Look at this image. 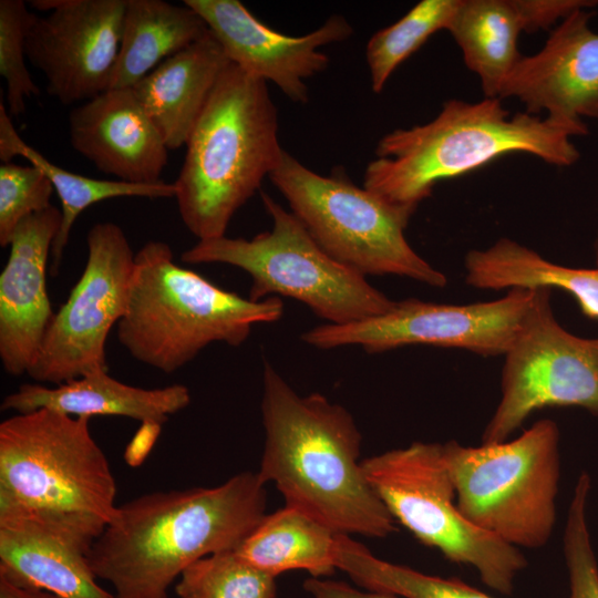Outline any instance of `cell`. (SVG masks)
<instances>
[{
	"label": "cell",
	"instance_id": "6da1fadb",
	"mask_svg": "<svg viewBox=\"0 0 598 598\" xmlns=\"http://www.w3.org/2000/svg\"><path fill=\"white\" fill-rule=\"evenodd\" d=\"M266 483L243 472L214 487L144 494L117 506L89 554L115 598H168L198 559L235 550L266 516Z\"/></svg>",
	"mask_w": 598,
	"mask_h": 598
},
{
	"label": "cell",
	"instance_id": "7a4b0ae2",
	"mask_svg": "<svg viewBox=\"0 0 598 598\" xmlns=\"http://www.w3.org/2000/svg\"><path fill=\"white\" fill-rule=\"evenodd\" d=\"M265 445L258 475L286 505L337 534L384 538L396 522L368 482L351 413L320 393L298 394L269 363L262 371Z\"/></svg>",
	"mask_w": 598,
	"mask_h": 598
},
{
	"label": "cell",
	"instance_id": "3957f363",
	"mask_svg": "<svg viewBox=\"0 0 598 598\" xmlns=\"http://www.w3.org/2000/svg\"><path fill=\"white\" fill-rule=\"evenodd\" d=\"M499 97L451 99L430 122L382 136L363 187L386 203L415 213L442 181L458 177L511 154H527L566 167L580 153L571 138L586 135L585 122L527 112L514 115Z\"/></svg>",
	"mask_w": 598,
	"mask_h": 598
},
{
	"label": "cell",
	"instance_id": "277c9868",
	"mask_svg": "<svg viewBox=\"0 0 598 598\" xmlns=\"http://www.w3.org/2000/svg\"><path fill=\"white\" fill-rule=\"evenodd\" d=\"M185 146L173 182L181 219L198 240L226 236L236 212L260 189L285 152L267 82L230 63Z\"/></svg>",
	"mask_w": 598,
	"mask_h": 598
},
{
	"label": "cell",
	"instance_id": "5b68a950",
	"mask_svg": "<svg viewBox=\"0 0 598 598\" xmlns=\"http://www.w3.org/2000/svg\"><path fill=\"white\" fill-rule=\"evenodd\" d=\"M283 315L279 297L260 301L227 291L174 261L168 244L151 240L135 254L118 342L138 362L173 373L207 346L243 344L256 324Z\"/></svg>",
	"mask_w": 598,
	"mask_h": 598
},
{
	"label": "cell",
	"instance_id": "8992f818",
	"mask_svg": "<svg viewBox=\"0 0 598 598\" xmlns=\"http://www.w3.org/2000/svg\"><path fill=\"white\" fill-rule=\"evenodd\" d=\"M90 417L49 409L0 423V513H37L106 527L116 484Z\"/></svg>",
	"mask_w": 598,
	"mask_h": 598
},
{
	"label": "cell",
	"instance_id": "52a82bcc",
	"mask_svg": "<svg viewBox=\"0 0 598 598\" xmlns=\"http://www.w3.org/2000/svg\"><path fill=\"white\" fill-rule=\"evenodd\" d=\"M560 433L543 419L513 440L442 444L456 504L476 527L516 548L545 546L556 523Z\"/></svg>",
	"mask_w": 598,
	"mask_h": 598
},
{
	"label": "cell",
	"instance_id": "ba28073f",
	"mask_svg": "<svg viewBox=\"0 0 598 598\" xmlns=\"http://www.w3.org/2000/svg\"><path fill=\"white\" fill-rule=\"evenodd\" d=\"M270 230L251 239L198 240L181 255L187 264H226L251 278L248 298L288 297L305 303L327 324H349L389 311L394 300L367 277L330 257L300 220L270 195L260 192Z\"/></svg>",
	"mask_w": 598,
	"mask_h": 598
},
{
	"label": "cell",
	"instance_id": "9c48e42d",
	"mask_svg": "<svg viewBox=\"0 0 598 598\" xmlns=\"http://www.w3.org/2000/svg\"><path fill=\"white\" fill-rule=\"evenodd\" d=\"M269 179L315 241L346 267L364 277L393 275L435 288L447 283L406 240L413 213L357 186L343 167L320 175L285 151Z\"/></svg>",
	"mask_w": 598,
	"mask_h": 598
},
{
	"label": "cell",
	"instance_id": "30bf717a",
	"mask_svg": "<svg viewBox=\"0 0 598 598\" xmlns=\"http://www.w3.org/2000/svg\"><path fill=\"white\" fill-rule=\"evenodd\" d=\"M364 475L396 523L446 559L473 567L491 589L511 595L527 566L520 550L460 512L442 443L413 442L362 460Z\"/></svg>",
	"mask_w": 598,
	"mask_h": 598
},
{
	"label": "cell",
	"instance_id": "8fae6325",
	"mask_svg": "<svg viewBox=\"0 0 598 598\" xmlns=\"http://www.w3.org/2000/svg\"><path fill=\"white\" fill-rule=\"evenodd\" d=\"M537 289L536 302L504 355L501 398L482 443L508 440L546 408H580L598 416V338L567 331L554 316L551 290Z\"/></svg>",
	"mask_w": 598,
	"mask_h": 598
},
{
	"label": "cell",
	"instance_id": "7c38bea8",
	"mask_svg": "<svg viewBox=\"0 0 598 598\" xmlns=\"http://www.w3.org/2000/svg\"><path fill=\"white\" fill-rule=\"evenodd\" d=\"M538 289L514 288L499 299L446 305L416 298L394 301L377 317L336 326L322 324L301 334L315 348L359 346L381 353L406 346L457 348L483 357L505 355L522 331Z\"/></svg>",
	"mask_w": 598,
	"mask_h": 598
},
{
	"label": "cell",
	"instance_id": "4fadbf2b",
	"mask_svg": "<svg viewBox=\"0 0 598 598\" xmlns=\"http://www.w3.org/2000/svg\"><path fill=\"white\" fill-rule=\"evenodd\" d=\"M87 260L68 300L54 313L28 375L59 385L107 371L105 343L126 312L135 254L123 229L111 221L86 236Z\"/></svg>",
	"mask_w": 598,
	"mask_h": 598
},
{
	"label": "cell",
	"instance_id": "5bb4252c",
	"mask_svg": "<svg viewBox=\"0 0 598 598\" xmlns=\"http://www.w3.org/2000/svg\"><path fill=\"white\" fill-rule=\"evenodd\" d=\"M127 0H32L27 58L45 79L47 93L64 105L110 89Z\"/></svg>",
	"mask_w": 598,
	"mask_h": 598
},
{
	"label": "cell",
	"instance_id": "9a60e30c",
	"mask_svg": "<svg viewBox=\"0 0 598 598\" xmlns=\"http://www.w3.org/2000/svg\"><path fill=\"white\" fill-rule=\"evenodd\" d=\"M221 44L229 61L249 75L272 82L295 103L309 102L306 80L324 71L329 56L320 48L348 40L350 22L331 14L312 32L291 37L267 27L238 0H184Z\"/></svg>",
	"mask_w": 598,
	"mask_h": 598
},
{
	"label": "cell",
	"instance_id": "2e32d148",
	"mask_svg": "<svg viewBox=\"0 0 598 598\" xmlns=\"http://www.w3.org/2000/svg\"><path fill=\"white\" fill-rule=\"evenodd\" d=\"M105 527L37 513H0V578L62 598H115L89 554Z\"/></svg>",
	"mask_w": 598,
	"mask_h": 598
},
{
	"label": "cell",
	"instance_id": "e0dca14e",
	"mask_svg": "<svg viewBox=\"0 0 598 598\" xmlns=\"http://www.w3.org/2000/svg\"><path fill=\"white\" fill-rule=\"evenodd\" d=\"M591 9L578 10L550 31L543 48L523 55L499 99H517L525 112L569 121L598 120V32Z\"/></svg>",
	"mask_w": 598,
	"mask_h": 598
},
{
	"label": "cell",
	"instance_id": "ac0fdd59",
	"mask_svg": "<svg viewBox=\"0 0 598 598\" xmlns=\"http://www.w3.org/2000/svg\"><path fill=\"white\" fill-rule=\"evenodd\" d=\"M61 225L55 206L30 215L16 228L0 275V359L11 375L29 372L54 316L47 270Z\"/></svg>",
	"mask_w": 598,
	"mask_h": 598
},
{
	"label": "cell",
	"instance_id": "d6986e66",
	"mask_svg": "<svg viewBox=\"0 0 598 598\" xmlns=\"http://www.w3.org/2000/svg\"><path fill=\"white\" fill-rule=\"evenodd\" d=\"M74 151L105 174L131 184H155L168 148L132 87L110 89L69 114Z\"/></svg>",
	"mask_w": 598,
	"mask_h": 598
},
{
	"label": "cell",
	"instance_id": "ffe728a7",
	"mask_svg": "<svg viewBox=\"0 0 598 598\" xmlns=\"http://www.w3.org/2000/svg\"><path fill=\"white\" fill-rule=\"evenodd\" d=\"M230 63L208 29L203 38L163 61L132 87L168 150L186 145Z\"/></svg>",
	"mask_w": 598,
	"mask_h": 598
},
{
	"label": "cell",
	"instance_id": "44dd1931",
	"mask_svg": "<svg viewBox=\"0 0 598 598\" xmlns=\"http://www.w3.org/2000/svg\"><path fill=\"white\" fill-rule=\"evenodd\" d=\"M189 403V390L183 384L145 389L100 370L55 386L24 383L3 399L1 410L27 413L49 409L75 417L116 415L163 425Z\"/></svg>",
	"mask_w": 598,
	"mask_h": 598
},
{
	"label": "cell",
	"instance_id": "7402d4cb",
	"mask_svg": "<svg viewBox=\"0 0 598 598\" xmlns=\"http://www.w3.org/2000/svg\"><path fill=\"white\" fill-rule=\"evenodd\" d=\"M465 281L482 290L559 289L569 293L587 318L598 320V267L555 264L507 237L465 255Z\"/></svg>",
	"mask_w": 598,
	"mask_h": 598
},
{
	"label": "cell",
	"instance_id": "603a6c76",
	"mask_svg": "<svg viewBox=\"0 0 598 598\" xmlns=\"http://www.w3.org/2000/svg\"><path fill=\"white\" fill-rule=\"evenodd\" d=\"M207 31L203 18L184 2L127 0L110 89L133 87Z\"/></svg>",
	"mask_w": 598,
	"mask_h": 598
},
{
	"label": "cell",
	"instance_id": "cb8c5ba5",
	"mask_svg": "<svg viewBox=\"0 0 598 598\" xmlns=\"http://www.w3.org/2000/svg\"><path fill=\"white\" fill-rule=\"evenodd\" d=\"M337 537L338 534L324 524L285 505L266 514L235 551L274 577L301 569L315 578H322L337 569Z\"/></svg>",
	"mask_w": 598,
	"mask_h": 598
},
{
	"label": "cell",
	"instance_id": "d4e9b609",
	"mask_svg": "<svg viewBox=\"0 0 598 598\" xmlns=\"http://www.w3.org/2000/svg\"><path fill=\"white\" fill-rule=\"evenodd\" d=\"M21 156L39 167L51 181L61 202V225L51 250L52 275L59 272L71 229L91 205L116 197L174 198L175 185L164 181L155 184H131L122 181L95 179L65 171L27 144L13 126L3 101L0 102V158L2 163Z\"/></svg>",
	"mask_w": 598,
	"mask_h": 598
},
{
	"label": "cell",
	"instance_id": "484cf974",
	"mask_svg": "<svg viewBox=\"0 0 598 598\" xmlns=\"http://www.w3.org/2000/svg\"><path fill=\"white\" fill-rule=\"evenodd\" d=\"M474 72L485 97H499L523 56L517 40L522 21L513 0H460L446 29Z\"/></svg>",
	"mask_w": 598,
	"mask_h": 598
},
{
	"label": "cell",
	"instance_id": "4316f807",
	"mask_svg": "<svg viewBox=\"0 0 598 598\" xmlns=\"http://www.w3.org/2000/svg\"><path fill=\"white\" fill-rule=\"evenodd\" d=\"M336 566L367 590L404 598H491L457 578L426 575L383 560L349 535L338 534Z\"/></svg>",
	"mask_w": 598,
	"mask_h": 598
},
{
	"label": "cell",
	"instance_id": "83f0119b",
	"mask_svg": "<svg viewBox=\"0 0 598 598\" xmlns=\"http://www.w3.org/2000/svg\"><path fill=\"white\" fill-rule=\"evenodd\" d=\"M460 0H421L401 19L368 41L365 59L371 87L380 93L392 73L435 32L446 30Z\"/></svg>",
	"mask_w": 598,
	"mask_h": 598
},
{
	"label": "cell",
	"instance_id": "f1b7e54d",
	"mask_svg": "<svg viewBox=\"0 0 598 598\" xmlns=\"http://www.w3.org/2000/svg\"><path fill=\"white\" fill-rule=\"evenodd\" d=\"M275 578L227 550L188 566L175 592L179 598H276Z\"/></svg>",
	"mask_w": 598,
	"mask_h": 598
},
{
	"label": "cell",
	"instance_id": "f546056e",
	"mask_svg": "<svg viewBox=\"0 0 598 598\" xmlns=\"http://www.w3.org/2000/svg\"><path fill=\"white\" fill-rule=\"evenodd\" d=\"M33 16L23 0H0V74L11 117L24 113L27 101L40 94L25 64V38Z\"/></svg>",
	"mask_w": 598,
	"mask_h": 598
},
{
	"label": "cell",
	"instance_id": "4dcf8cb0",
	"mask_svg": "<svg viewBox=\"0 0 598 598\" xmlns=\"http://www.w3.org/2000/svg\"><path fill=\"white\" fill-rule=\"evenodd\" d=\"M590 488V476L582 471L574 488L563 537L569 598H598V563L587 520Z\"/></svg>",
	"mask_w": 598,
	"mask_h": 598
},
{
	"label": "cell",
	"instance_id": "1f68e13d",
	"mask_svg": "<svg viewBox=\"0 0 598 598\" xmlns=\"http://www.w3.org/2000/svg\"><path fill=\"white\" fill-rule=\"evenodd\" d=\"M53 185L42 169L12 162L0 165V246L8 247L17 226L51 207Z\"/></svg>",
	"mask_w": 598,
	"mask_h": 598
},
{
	"label": "cell",
	"instance_id": "d6a6232c",
	"mask_svg": "<svg viewBox=\"0 0 598 598\" xmlns=\"http://www.w3.org/2000/svg\"><path fill=\"white\" fill-rule=\"evenodd\" d=\"M523 31L533 33L556 27L571 13L598 6L595 0H513Z\"/></svg>",
	"mask_w": 598,
	"mask_h": 598
},
{
	"label": "cell",
	"instance_id": "836d02e7",
	"mask_svg": "<svg viewBox=\"0 0 598 598\" xmlns=\"http://www.w3.org/2000/svg\"><path fill=\"white\" fill-rule=\"evenodd\" d=\"M303 587L312 598H398L392 594L361 591L347 582L315 577L307 579Z\"/></svg>",
	"mask_w": 598,
	"mask_h": 598
},
{
	"label": "cell",
	"instance_id": "e575fe53",
	"mask_svg": "<svg viewBox=\"0 0 598 598\" xmlns=\"http://www.w3.org/2000/svg\"><path fill=\"white\" fill-rule=\"evenodd\" d=\"M162 424L144 422L134 434L125 451V460L132 466L141 464L159 435Z\"/></svg>",
	"mask_w": 598,
	"mask_h": 598
},
{
	"label": "cell",
	"instance_id": "d590c367",
	"mask_svg": "<svg viewBox=\"0 0 598 598\" xmlns=\"http://www.w3.org/2000/svg\"><path fill=\"white\" fill-rule=\"evenodd\" d=\"M0 598H62L41 589L20 587L0 578Z\"/></svg>",
	"mask_w": 598,
	"mask_h": 598
},
{
	"label": "cell",
	"instance_id": "8d00e7d4",
	"mask_svg": "<svg viewBox=\"0 0 598 598\" xmlns=\"http://www.w3.org/2000/svg\"><path fill=\"white\" fill-rule=\"evenodd\" d=\"M594 254H595V264L598 267V228H597L596 238L594 241Z\"/></svg>",
	"mask_w": 598,
	"mask_h": 598
}]
</instances>
